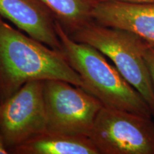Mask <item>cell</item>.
<instances>
[{"label": "cell", "mask_w": 154, "mask_h": 154, "mask_svg": "<svg viewBox=\"0 0 154 154\" xmlns=\"http://www.w3.org/2000/svg\"><path fill=\"white\" fill-rule=\"evenodd\" d=\"M0 103H1V100H0Z\"/></svg>", "instance_id": "14"}, {"label": "cell", "mask_w": 154, "mask_h": 154, "mask_svg": "<svg viewBox=\"0 0 154 154\" xmlns=\"http://www.w3.org/2000/svg\"><path fill=\"white\" fill-rule=\"evenodd\" d=\"M94 1L95 2L103 1H119L130 3H154V0H94Z\"/></svg>", "instance_id": "12"}, {"label": "cell", "mask_w": 154, "mask_h": 154, "mask_svg": "<svg viewBox=\"0 0 154 154\" xmlns=\"http://www.w3.org/2000/svg\"><path fill=\"white\" fill-rule=\"evenodd\" d=\"M47 131L89 136L101 102L84 88L58 79L43 81Z\"/></svg>", "instance_id": "4"}, {"label": "cell", "mask_w": 154, "mask_h": 154, "mask_svg": "<svg viewBox=\"0 0 154 154\" xmlns=\"http://www.w3.org/2000/svg\"><path fill=\"white\" fill-rule=\"evenodd\" d=\"M49 79L66 81L83 87L79 74L69 64L62 51L14 28L0 16L1 103L26 83Z\"/></svg>", "instance_id": "1"}, {"label": "cell", "mask_w": 154, "mask_h": 154, "mask_svg": "<svg viewBox=\"0 0 154 154\" xmlns=\"http://www.w3.org/2000/svg\"><path fill=\"white\" fill-rule=\"evenodd\" d=\"M10 153L99 154V152L88 136L46 131L13 149Z\"/></svg>", "instance_id": "9"}, {"label": "cell", "mask_w": 154, "mask_h": 154, "mask_svg": "<svg viewBox=\"0 0 154 154\" xmlns=\"http://www.w3.org/2000/svg\"><path fill=\"white\" fill-rule=\"evenodd\" d=\"M0 16L31 37L61 51L56 17L40 0H0Z\"/></svg>", "instance_id": "7"}, {"label": "cell", "mask_w": 154, "mask_h": 154, "mask_svg": "<svg viewBox=\"0 0 154 154\" xmlns=\"http://www.w3.org/2000/svg\"><path fill=\"white\" fill-rule=\"evenodd\" d=\"M145 59L154 87V47L148 44L145 51Z\"/></svg>", "instance_id": "11"}, {"label": "cell", "mask_w": 154, "mask_h": 154, "mask_svg": "<svg viewBox=\"0 0 154 154\" xmlns=\"http://www.w3.org/2000/svg\"><path fill=\"white\" fill-rule=\"evenodd\" d=\"M99 154H154L151 119L103 106L89 134Z\"/></svg>", "instance_id": "5"}, {"label": "cell", "mask_w": 154, "mask_h": 154, "mask_svg": "<svg viewBox=\"0 0 154 154\" xmlns=\"http://www.w3.org/2000/svg\"><path fill=\"white\" fill-rule=\"evenodd\" d=\"M69 35L76 42L96 48L110 59L154 113V87L145 59L148 43L129 32L92 22Z\"/></svg>", "instance_id": "3"}, {"label": "cell", "mask_w": 154, "mask_h": 154, "mask_svg": "<svg viewBox=\"0 0 154 154\" xmlns=\"http://www.w3.org/2000/svg\"><path fill=\"white\" fill-rule=\"evenodd\" d=\"M47 131L43 81L25 84L0 104V133L9 152Z\"/></svg>", "instance_id": "6"}, {"label": "cell", "mask_w": 154, "mask_h": 154, "mask_svg": "<svg viewBox=\"0 0 154 154\" xmlns=\"http://www.w3.org/2000/svg\"><path fill=\"white\" fill-rule=\"evenodd\" d=\"M69 34L91 22L94 0H40Z\"/></svg>", "instance_id": "10"}, {"label": "cell", "mask_w": 154, "mask_h": 154, "mask_svg": "<svg viewBox=\"0 0 154 154\" xmlns=\"http://www.w3.org/2000/svg\"><path fill=\"white\" fill-rule=\"evenodd\" d=\"M55 27L62 44L61 51L79 74L82 88L99 99L103 106L151 119L153 112L143 96L104 54L91 45L73 39L57 20Z\"/></svg>", "instance_id": "2"}, {"label": "cell", "mask_w": 154, "mask_h": 154, "mask_svg": "<svg viewBox=\"0 0 154 154\" xmlns=\"http://www.w3.org/2000/svg\"><path fill=\"white\" fill-rule=\"evenodd\" d=\"M91 17L98 24L129 32L154 47V3L96 2Z\"/></svg>", "instance_id": "8"}, {"label": "cell", "mask_w": 154, "mask_h": 154, "mask_svg": "<svg viewBox=\"0 0 154 154\" xmlns=\"http://www.w3.org/2000/svg\"><path fill=\"white\" fill-rule=\"evenodd\" d=\"M7 153H10V152H9V149H7V146H6L2 135L0 133V154Z\"/></svg>", "instance_id": "13"}]
</instances>
